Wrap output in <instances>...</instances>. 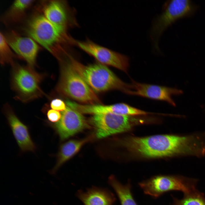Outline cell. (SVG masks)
<instances>
[{"label":"cell","mask_w":205,"mask_h":205,"mask_svg":"<svg viewBox=\"0 0 205 205\" xmlns=\"http://www.w3.org/2000/svg\"><path fill=\"white\" fill-rule=\"evenodd\" d=\"M67 29L53 24L41 12L31 16L24 27L28 36L58 60L66 50L65 46L75 43V40L67 34Z\"/></svg>","instance_id":"2"},{"label":"cell","mask_w":205,"mask_h":205,"mask_svg":"<svg viewBox=\"0 0 205 205\" xmlns=\"http://www.w3.org/2000/svg\"><path fill=\"white\" fill-rule=\"evenodd\" d=\"M8 44L3 33L0 34V62L2 65L6 63H10L12 65L13 63V60L18 57L15 54Z\"/></svg>","instance_id":"20"},{"label":"cell","mask_w":205,"mask_h":205,"mask_svg":"<svg viewBox=\"0 0 205 205\" xmlns=\"http://www.w3.org/2000/svg\"><path fill=\"white\" fill-rule=\"evenodd\" d=\"M5 112L9 125L21 151L34 152L36 147L31 138L28 126L9 107L6 108Z\"/></svg>","instance_id":"14"},{"label":"cell","mask_w":205,"mask_h":205,"mask_svg":"<svg viewBox=\"0 0 205 205\" xmlns=\"http://www.w3.org/2000/svg\"><path fill=\"white\" fill-rule=\"evenodd\" d=\"M131 89L127 94L166 101L171 105L176 104L172 98L173 95H179L182 91L175 88L153 84L143 83L132 81Z\"/></svg>","instance_id":"13"},{"label":"cell","mask_w":205,"mask_h":205,"mask_svg":"<svg viewBox=\"0 0 205 205\" xmlns=\"http://www.w3.org/2000/svg\"><path fill=\"white\" fill-rule=\"evenodd\" d=\"M75 44L100 63L112 66L127 73L129 60L126 56L99 45L88 39L84 41H76Z\"/></svg>","instance_id":"9"},{"label":"cell","mask_w":205,"mask_h":205,"mask_svg":"<svg viewBox=\"0 0 205 205\" xmlns=\"http://www.w3.org/2000/svg\"><path fill=\"white\" fill-rule=\"evenodd\" d=\"M5 36L8 44L16 54L24 60L28 66L33 68L40 49L39 44L30 37L22 36L13 30Z\"/></svg>","instance_id":"10"},{"label":"cell","mask_w":205,"mask_h":205,"mask_svg":"<svg viewBox=\"0 0 205 205\" xmlns=\"http://www.w3.org/2000/svg\"><path fill=\"white\" fill-rule=\"evenodd\" d=\"M39 10L51 23L67 29L76 25L75 18L64 1L51 0L44 2Z\"/></svg>","instance_id":"12"},{"label":"cell","mask_w":205,"mask_h":205,"mask_svg":"<svg viewBox=\"0 0 205 205\" xmlns=\"http://www.w3.org/2000/svg\"><path fill=\"white\" fill-rule=\"evenodd\" d=\"M34 1L32 0L14 1L3 16V22L7 25L20 22L25 16L27 10Z\"/></svg>","instance_id":"16"},{"label":"cell","mask_w":205,"mask_h":205,"mask_svg":"<svg viewBox=\"0 0 205 205\" xmlns=\"http://www.w3.org/2000/svg\"><path fill=\"white\" fill-rule=\"evenodd\" d=\"M132 116L112 114L93 115L91 121L95 128L97 137L102 138L129 130L136 120Z\"/></svg>","instance_id":"8"},{"label":"cell","mask_w":205,"mask_h":205,"mask_svg":"<svg viewBox=\"0 0 205 205\" xmlns=\"http://www.w3.org/2000/svg\"><path fill=\"white\" fill-rule=\"evenodd\" d=\"M195 7L189 0H173L167 3L163 11L154 20L150 34L151 39L157 49L158 41L164 31L178 20L192 13Z\"/></svg>","instance_id":"7"},{"label":"cell","mask_w":205,"mask_h":205,"mask_svg":"<svg viewBox=\"0 0 205 205\" xmlns=\"http://www.w3.org/2000/svg\"><path fill=\"white\" fill-rule=\"evenodd\" d=\"M60 120L55 123L47 121L61 140H64L80 131L86 127V120L81 113L67 105Z\"/></svg>","instance_id":"11"},{"label":"cell","mask_w":205,"mask_h":205,"mask_svg":"<svg viewBox=\"0 0 205 205\" xmlns=\"http://www.w3.org/2000/svg\"><path fill=\"white\" fill-rule=\"evenodd\" d=\"M108 181L116 192L121 205H138L132 192L130 181L125 184H123L114 176H112L109 178Z\"/></svg>","instance_id":"18"},{"label":"cell","mask_w":205,"mask_h":205,"mask_svg":"<svg viewBox=\"0 0 205 205\" xmlns=\"http://www.w3.org/2000/svg\"><path fill=\"white\" fill-rule=\"evenodd\" d=\"M12 65L11 86L17 99L27 102L43 95L40 86L43 75L28 65L23 66L15 63Z\"/></svg>","instance_id":"5"},{"label":"cell","mask_w":205,"mask_h":205,"mask_svg":"<svg viewBox=\"0 0 205 205\" xmlns=\"http://www.w3.org/2000/svg\"><path fill=\"white\" fill-rule=\"evenodd\" d=\"M61 72L56 88L60 94L89 104H101L95 92L71 65L67 53L60 61Z\"/></svg>","instance_id":"4"},{"label":"cell","mask_w":205,"mask_h":205,"mask_svg":"<svg viewBox=\"0 0 205 205\" xmlns=\"http://www.w3.org/2000/svg\"><path fill=\"white\" fill-rule=\"evenodd\" d=\"M67 57L72 66L94 92L115 89L127 93L131 89V84L123 82L105 65L100 63L85 65L69 53Z\"/></svg>","instance_id":"3"},{"label":"cell","mask_w":205,"mask_h":205,"mask_svg":"<svg viewBox=\"0 0 205 205\" xmlns=\"http://www.w3.org/2000/svg\"><path fill=\"white\" fill-rule=\"evenodd\" d=\"M173 202L171 205H205V197L204 194L197 190L184 194L181 199L173 197Z\"/></svg>","instance_id":"19"},{"label":"cell","mask_w":205,"mask_h":205,"mask_svg":"<svg viewBox=\"0 0 205 205\" xmlns=\"http://www.w3.org/2000/svg\"><path fill=\"white\" fill-rule=\"evenodd\" d=\"M197 180L177 175H158L139 182L138 185L146 195L158 198L171 191H179L184 194L196 190Z\"/></svg>","instance_id":"6"},{"label":"cell","mask_w":205,"mask_h":205,"mask_svg":"<svg viewBox=\"0 0 205 205\" xmlns=\"http://www.w3.org/2000/svg\"><path fill=\"white\" fill-rule=\"evenodd\" d=\"M78 198L84 205H113L115 198L107 189L93 187L85 191H78Z\"/></svg>","instance_id":"15"},{"label":"cell","mask_w":205,"mask_h":205,"mask_svg":"<svg viewBox=\"0 0 205 205\" xmlns=\"http://www.w3.org/2000/svg\"><path fill=\"white\" fill-rule=\"evenodd\" d=\"M46 115L48 119L47 122L52 123H55L60 120L62 114L59 111L51 109L48 110Z\"/></svg>","instance_id":"21"},{"label":"cell","mask_w":205,"mask_h":205,"mask_svg":"<svg viewBox=\"0 0 205 205\" xmlns=\"http://www.w3.org/2000/svg\"><path fill=\"white\" fill-rule=\"evenodd\" d=\"M87 141V140H70L61 145L57 155L56 164L50 173L55 174L64 163L77 152Z\"/></svg>","instance_id":"17"},{"label":"cell","mask_w":205,"mask_h":205,"mask_svg":"<svg viewBox=\"0 0 205 205\" xmlns=\"http://www.w3.org/2000/svg\"><path fill=\"white\" fill-rule=\"evenodd\" d=\"M50 106L52 109L62 112L66 109L67 107L64 101L59 99L52 100L50 102Z\"/></svg>","instance_id":"22"},{"label":"cell","mask_w":205,"mask_h":205,"mask_svg":"<svg viewBox=\"0 0 205 205\" xmlns=\"http://www.w3.org/2000/svg\"><path fill=\"white\" fill-rule=\"evenodd\" d=\"M123 143L130 150L151 158L197 157L202 147L200 138L196 134L185 136L157 135L146 137H131L125 139Z\"/></svg>","instance_id":"1"}]
</instances>
